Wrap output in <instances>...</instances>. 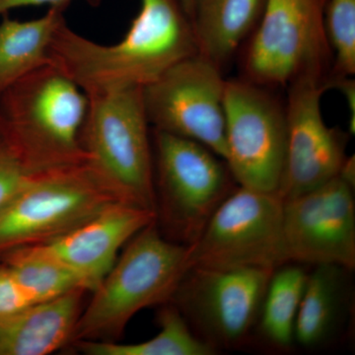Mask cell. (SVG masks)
Segmentation results:
<instances>
[{
    "mask_svg": "<svg viewBox=\"0 0 355 355\" xmlns=\"http://www.w3.org/2000/svg\"><path fill=\"white\" fill-rule=\"evenodd\" d=\"M32 304L35 303L14 279L9 268L0 261V317L13 314Z\"/></svg>",
    "mask_w": 355,
    "mask_h": 355,
    "instance_id": "cb8c5ba5",
    "label": "cell"
},
{
    "mask_svg": "<svg viewBox=\"0 0 355 355\" xmlns=\"http://www.w3.org/2000/svg\"><path fill=\"white\" fill-rule=\"evenodd\" d=\"M190 247L166 239L155 221L133 236L84 306L72 343L120 342L133 317L170 302L190 268Z\"/></svg>",
    "mask_w": 355,
    "mask_h": 355,
    "instance_id": "3957f363",
    "label": "cell"
},
{
    "mask_svg": "<svg viewBox=\"0 0 355 355\" xmlns=\"http://www.w3.org/2000/svg\"><path fill=\"white\" fill-rule=\"evenodd\" d=\"M354 186L340 175L284 200V231L289 261L355 268Z\"/></svg>",
    "mask_w": 355,
    "mask_h": 355,
    "instance_id": "4fadbf2b",
    "label": "cell"
},
{
    "mask_svg": "<svg viewBox=\"0 0 355 355\" xmlns=\"http://www.w3.org/2000/svg\"><path fill=\"white\" fill-rule=\"evenodd\" d=\"M324 25L333 53L331 86L334 80L355 74V0H327Z\"/></svg>",
    "mask_w": 355,
    "mask_h": 355,
    "instance_id": "7402d4cb",
    "label": "cell"
},
{
    "mask_svg": "<svg viewBox=\"0 0 355 355\" xmlns=\"http://www.w3.org/2000/svg\"><path fill=\"white\" fill-rule=\"evenodd\" d=\"M76 0H0V17L8 15L10 11L21 7L48 6L51 7H58L65 9ZM89 6L93 7L99 6L103 0H83Z\"/></svg>",
    "mask_w": 355,
    "mask_h": 355,
    "instance_id": "d4e9b609",
    "label": "cell"
},
{
    "mask_svg": "<svg viewBox=\"0 0 355 355\" xmlns=\"http://www.w3.org/2000/svg\"><path fill=\"white\" fill-rule=\"evenodd\" d=\"M313 268L294 327V343L310 349L326 345L338 331L349 300L347 277L352 272L336 265Z\"/></svg>",
    "mask_w": 355,
    "mask_h": 355,
    "instance_id": "e0dca14e",
    "label": "cell"
},
{
    "mask_svg": "<svg viewBox=\"0 0 355 355\" xmlns=\"http://www.w3.org/2000/svg\"><path fill=\"white\" fill-rule=\"evenodd\" d=\"M87 293L77 289L0 317V355H49L69 347Z\"/></svg>",
    "mask_w": 355,
    "mask_h": 355,
    "instance_id": "9a60e30c",
    "label": "cell"
},
{
    "mask_svg": "<svg viewBox=\"0 0 355 355\" xmlns=\"http://www.w3.org/2000/svg\"><path fill=\"white\" fill-rule=\"evenodd\" d=\"M32 302L42 303L84 289L83 279L60 261L37 247H23L0 257ZM89 292V291H88Z\"/></svg>",
    "mask_w": 355,
    "mask_h": 355,
    "instance_id": "44dd1931",
    "label": "cell"
},
{
    "mask_svg": "<svg viewBox=\"0 0 355 355\" xmlns=\"http://www.w3.org/2000/svg\"><path fill=\"white\" fill-rule=\"evenodd\" d=\"M182 6H183L184 11L188 14L189 17L191 20V16H193V0H180Z\"/></svg>",
    "mask_w": 355,
    "mask_h": 355,
    "instance_id": "484cf974",
    "label": "cell"
},
{
    "mask_svg": "<svg viewBox=\"0 0 355 355\" xmlns=\"http://www.w3.org/2000/svg\"><path fill=\"white\" fill-rule=\"evenodd\" d=\"M226 79L200 53L184 58L142 88L153 130L197 141L225 157Z\"/></svg>",
    "mask_w": 355,
    "mask_h": 355,
    "instance_id": "8fae6325",
    "label": "cell"
},
{
    "mask_svg": "<svg viewBox=\"0 0 355 355\" xmlns=\"http://www.w3.org/2000/svg\"><path fill=\"white\" fill-rule=\"evenodd\" d=\"M275 270L191 268L170 302L214 349L241 345L258 323Z\"/></svg>",
    "mask_w": 355,
    "mask_h": 355,
    "instance_id": "30bf717a",
    "label": "cell"
},
{
    "mask_svg": "<svg viewBox=\"0 0 355 355\" xmlns=\"http://www.w3.org/2000/svg\"><path fill=\"white\" fill-rule=\"evenodd\" d=\"M151 141L156 226L190 247L238 184L225 161L197 141L153 128Z\"/></svg>",
    "mask_w": 355,
    "mask_h": 355,
    "instance_id": "5b68a950",
    "label": "cell"
},
{
    "mask_svg": "<svg viewBox=\"0 0 355 355\" xmlns=\"http://www.w3.org/2000/svg\"><path fill=\"white\" fill-rule=\"evenodd\" d=\"M81 146L121 202L155 212L151 125L142 88L88 95Z\"/></svg>",
    "mask_w": 355,
    "mask_h": 355,
    "instance_id": "8992f818",
    "label": "cell"
},
{
    "mask_svg": "<svg viewBox=\"0 0 355 355\" xmlns=\"http://www.w3.org/2000/svg\"><path fill=\"white\" fill-rule=\"evenodd\" d=\"M157 335L146 342H77L71 347L86 355H214L217 350L198 338L171 302L159 306Z\"/></svg>",
    "mask_w": 355,
    "mask_h": 355,
    "instance_id": "ffe728a7",
    "label": "cell"
},
{
    "mask_svg": "<svg viewBox=\"0 0 355 355\" xmlns=\"http://www.w3.org/2000/svg\"><path fill=\"white\" fill-rule=\"evenodd\" d=\"M155 218L150 210L116 202L55 241L33 247L76 272L92 292L116 263L121 248Z\"/></svg>",
    "mask_w": 355,
    "mask_h": 355,
    "instance_id": "5bb4252c",
    "label": "cell"
},
{
    "mask_svg": "<svg viewBox=\"0 0 355 355\" xmlns=\"http://www.w3.org/2000/svg\"><path fill=\"white\" fill-rule=\"evenodd\" d=\"M286 156L279 195L298 197L338 176L347 156L349 137L327 125L321 101L329 83L316 77L287 86Z\"/></svg>",
    "mask_w": 355,
    "mask_h": 355,
    "instance_id": "7c38bea8",
    "label": "cell"
},
{
    "mask_svg": "<svg viewBox=\"0 0 355 355\" xmlns=\"http://www.w3.org/2000/svg\"><path fill=\"white\" fill-rule=\"evenodd\" d=\"M116 202L87 161L27 175L0 209V257L55 241Z\"/></svg>",
    "mask_w": 355,
    "mask_h": 355,
    "instance_id": "277c9868",
    "label": "cell"
},
{
    "mask_svg": "<svg viewBox=\"0 0 355 355\" xmlns=\"http://www.w3.org/2000/svg\"><path fill=\"white\" fill-rule=\"evenodd\" d=\"M266 0H193L198 53L221 70L256 30Z\"/></svg>",
    "mask_w": 355,
    "mask_h": 355,
    "instance_id": "2e32d148",
    "label": "cell"
},
{
    "mask_svg": "<svg viewBox=\"0 0 355 355\" xmlns=\"http://www.w3.org/2000/svg\"><path fill=\"white\" fill-rule=\"evenodd\" d=\"M326 3L266 0L243 55L241 77L268 88L287 87L305 76L329 83L333 53L324 32Z\"/></svg>",
    "mask_w": 355,
    "mask_h": 355,
    "instance_id": "52a82bcc",
    "label": "cell"
},
{
    "mask_svg": "<svg viewBox=\"0 0 355 355\" xmlns=\"http://www.w3.org/2000/svg\"><path fill=\"white\" fill-rule=\"evenodd\" d=\"M225 161L238 186L279 193L286 156V104L272 88L226 79Z\"/></svg>",
    "mask_w": 355,
    "mask_h": 355,
    "instance_id": "9c48e42d",
    "label": "cell"
},
{
    "mask_svg": "<svg viewBox=\"0 0 355 355\" xmlns=\"http://www.w3.org/2000/svg\"><path fill=\"white\" fill-rule=\"evenodd\" d=\"M284 205L279 193L236 187L190 246V268L275 270L288 263Z\"/></svg>",
    "mask_w": 355,
    "mask_h": 355,
    "instance_id": "ba28073f",
    "label": "cell"
},
{
    "mask_svg": "<svg viewBox=\"0 0 355 355\" xmlns=\"http://www.w3.org/2000/svg\"><path fill=\"white\" fill-rule=\"evenodd\" d=\"M196 53L195 30L180 0H140L130 29L112 44L86 38L65 20L49 51L51 64L87 95L146 87Z\"/></svg>",
    "mask_w": 355,
    "mask_h": 355,
    "instance_id": "6da1fadb",
    "label": "cell"
},
{
    "mask_svg": "<svg viewBox=\"0 0 355 355\" xmlns=\"http://www.w3.org/2000/svg\"><path fill=\"white\" fill-rule=\"evenodd\" d=\"M88 105L80 86L50 62L0 93V139L28 175L86 162Z\"/></svg>",
    "mask_w": 355,
    "mask_h": 355,
    "instance_id": "7a4b0ae2",
    "label": "cell"
},
{
    "mask_svg": "<svg viewBox=\"0 0 355 355\" xmlns=\"http://www.w3.org/2000/svg\"><path fill=\"white\" fill-rule=\"evenodd\" d=\"M65 9L51 7L35 19L2 16L0 21V93L28 74L50 64L53 36L65 20Z\"/></svg>",
    "mask_w": 355,
    "mask_h": 355,
    "instance_id": "ac0fdd59",
    "label": "cell"
},
{
    "mask_svg": "<svg viewBox=\"0 0 355 355\" xmlns=\"http://www.w3.org/2000/svg\"><path fill=\"white\" fill-rule=\"evenodd\" d=\"M308 272L304 265L288 261L275 268L259 316V331L273 347L288 349L294 343V327Z\"/></svg>",
    "mask_w": 355,
    "mask_h": 355,
    "instance_id": "d6986e66",
    "label": "cell"
},
{
    "mask_svg": "<svg viewBox=\"0 0 355 355\" xmlns=\"http://www.w3.org/2000/svg\"><path fill=\"white\" fill-rule=\"evenodd\" d=\"M27 175L10 149L0 139V209L19 189Z\"/></svg>",
    "mask_w": 355,
    "mask_h": 355,
    "instance_id": "603a6c76",
    "label": "cell"
}]
</instances>
